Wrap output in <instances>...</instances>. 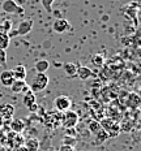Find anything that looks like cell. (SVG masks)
<instances>
[{"instance_id": "6da1fadb", "label": "cell", "mask_w": 141, "mask_h": 151, "mask_svg": "<svg viewBox=\"0 0 141 151\" xmlns=\"http://www.w3.org/2000/svg\"><path fill=\"white\" fill-rule=\"evenodd\" d=\"M48 82H50V78L46 73H37L33 77V80H31L29 89L33 93H39V91H43L48 86Z\"/></svg>"}, {"instance_id": "7a4b0ae2", "label": "cell", "mask_w": 141, "mask_h": 151, "mask_svg": "<svg viewBox=\"0 0 141 151\" xmlns=\"http://www.w3.org/2000/svg\"><path fill=\"white\" fill-rule=\"evenodd\" d=\"M99 124H101V127L103 128V130L107 133L108 137H116V136H119V133H120V130H121L120 124H119L116 120H114V119L103 117Z\"/></svg>"}, {"instance_id": "3957f363", "label": "cell", "mask_w": 141, "mask_h": 151, "mask_svg": "<svg viewBox=\"0 0 141 151\" xmlns=\"http://www.w3.org/2000/svg\"><path fill=\"white\" fill-rule=\"evenodd\" d=\"M78 122V115L74 111H68L63 112L61 115V125L64 127L65 129H74V127L77 125Z\"/></svg>"}, {"instance_id": "277c9868", "label": "cell", "mask_w": 141, "mask_h": 151, "mask_svg": "<svg viewBox=\"0 0 141 151\" xmlns=\"http://www.w3.org/2000/svg\"><path fill=\"white\" fill-rule=\"evenodd\" d=\"M1 9L8 14H24L25 9L24 7L18 5L16 0H4L1 4Z\"/></svg>"}, {"instance_id": "5b68a950", "label": "cell", "mask_w": 141, "mask_h": 151, "mask_svg": "<svg viewBox=\"0 0 141 151\" xmlns=\"http://www.w3.org/2000/svg\"><path fill=\"white\" fill-rule=\"evenodd\" d=\"M72 102L67 95H59L54 100V107L58 112H65L71 108Z\"/></svg>"}, {"instance_id": "8992f818", "label": "cell", "mask_w": 141, "mask_h": 151, "mask_svg": "<svg viewBox=\"0 0 141 151\" xmlns=\"http://www.w3.org/2000/svg\"><path fill=\"white\" fill-rule=\"evenodd\" d=\"M69 29H71V24L68 22V20H65V18H58V20H55L54 24H52V30L58 34H64Z\"/></svg>"}, {"instance_id": "52a82bcc", "label": "cell", "mask_w": 141, "mask_h": 151, "mask_svg": "<svg viewBox=\"0 0 141 151\" xmlns=\"http://www.w3.org/2000/svg\"><path fill=\"white\" fill-rule=\"evenodd\" d=\"M9 89L14 94H24L29 90V85H26V82H25L24 80H14Z\"/></svg>"}, {"instance_id": "ba28073f", "label": "cell", "mask_w": 141, "mask_h": 151, "mask_svg": "<svg viewBox=\"0 0 141 151\" xmlns=\"http://www.w3.org/2000/svg\"><path fill=\"white\" fill-rule=\"evenodd\" d=\"M45 122L50 129H56L58 125L61 124V115H59V113H50L48 116H46Z\"/></svg>"}, {"instance_id": "9c48e42d", "label": "cell", "mask_w": 141, "mask_h": 151, "mask_svg": "<svg viewBox=\"0 0 141 151\" xmlns=\"http://www.w3.org/2000/svg\"><path fill=\"white\" fill-rule=\"evenodd\" d=\"M13 81H14V77H13L12 70H3L0 73V83H1V86L11 87Z\"/></svg>"}, {"instance_id": "30bf717a", "label": "cell", "mask_w": 141, "mask_h": 151, "mask_svg": "<svg viewBox=\"0 0 141 151\" xmlns=\"http://www.w3.org/2000/svg\"><path fill=\"white\" fill-rule=\"evenodd\" d=\"M31 29H33V21L31 20H25V21H21L18 24V27H17V35H26L29 34Z\"/></svg>"}, {"instance_id": "8fae6325", "label": "cell", "mask_w": 141, "mask_h": 151, "mask_svg": "<svg viewBox=\"0 0 141 151\" xmlns=\"http://www.w3.org/2000/svg\"><path fill=\"white\" fill-rule=\"evenodd\" d=\"M14 115V107L12 104H1L0 106V117L3 120H9Z\"/></svg>"}, {"instance_id": "7c38bea8", "label": "cell", "mask_w": 141, "mask_h": 151, "mask_svg": "<svg viewBox=\"0 0 141 151\" xmlns=\"http://www.w3.org/2000/svg\"><path fill=\"white\" fill-rule=\"evenodd\" d=\"M92 74H93V72H92V69H90L89 67L80 65V64L77 65V73H76V76L80 78V80H82V81L89 80V78L92 77Z\"/></svg>"}, {"instance_id": "4fadbf2b", "label": "cell", "mask_w": 141, "mask_h": 151, "mask_svg": "<svg viewBox=\"0 0 141 151\" xmlns=\"http://www.w3.org/2000/svg\"><path fill=\"white\" fill-rule=\"evenodd\" d=\"M22 95H24L22 102H24V106H25V107L30 108L31 106L35 104V93H33V91H31L30 89L27 90L26 93H24Z\"/></svg>"}, {"instance_id": "5bb4252c", "label": "cell", "mask_w": 141, "mask_h": 151, "mask_svg": "<svg viewBox=\"0 0 141 151\" xmlns=\"http://www.w3.org/2000/svg\"><path fill=\"white\" fill-rule=\"evenodd\" d=\"M12 73H13L14 80H24L26 78V68L25 65L20 64V65H16V68L12 69Z\"/></svg>"}, {"instance_id": "9a60e30c", "label": "cell", "mask_w": 141, "mask_h": 151, "mask_svg": "<svg viewBox=\"0 0 141 151\" xmlns=\"http://www.w3.org/2000/svg\"><path fill=\"white\" fill-rule=\"evenodd\" d=\"M11 129L13 133H22L24 129H25V122L24 120H21V119L16 117L12 120L11 122Z\"/></svg>"}, {"instance_id": "2e32d148", "label": "cell", "mask_w": 141, "mask_h": 151, "mask_svg": "<svg viewBox=\"0 0 141 151\" xmlns=\"http://www.w3.org/2000/svg\"><path fill=\"white\" fill-rule=\"evenodd\" d=\"M63 70H64L65 76L68 77H76V73H77V65L74 63H65L63 65Z\"/></svg>"}, {"instance_id": "e0dca14e", "label": "cell", "mask_w": 141, "mask_h": 151, "mask_svg": "<svg viewBox=\"0 0 141 151\" xmlns=\"http://www.w3.org/2000/svg\"><path fill=\"white\" fill-rule=\"evenodd\" d=\"M127 106L129 108H137L140 106V96L134 93H131L127 98Z\"/></svg>"}, {"instance_id": "ac0fdd59", "label": "cell", "mask_w": 141, "mask_h": 151, "mask_svg": "<svg viewBox=\"0 0 141 151\" xmlns=\"http://www.w3.org/2000/svg\"><path fill=\"white\" fill-rule=\"evenodd\" d=\"M34 67H35L37 73H46L50 68V61L48 60H38Z\"/></svg>"}, {"instance_id": "d6986e66", "label": "cell", "mask_w": 141, "mask_h": 151, "mask_svg": "<svg viewBox=\"0 0 141 151\" xmlns=\"http://www.w3.org/2000/svg\"><path fill=\"white\" fill-rule=\"evenodd\" d=\"M11 43V38H9L8 33H0V50H5L9 47Z\"/></svg>"}, {"instance_id": "ffe728a7", "label": "cell", "mask_w": 141, "mask_h": 151, "mask_svg": "<svg viewBox=\"0 0 141 151\" xmlns=\"http://www.w3.org/2000/svg\"><path fill=\"white\" fill-rule=\"evenodd\" d=\"M87 129H89V132L93 134V136H95V134L102 129V127H101V124H99L98 120H92L89 124H87Z\"/></svg>"}, {"instance_id": "44dd1931", "label": "cell", "mask_w": 141, "mask_h": 151, "mask_svg": "<svg viewBox=\"0 0 141 151\" xmlns=\"http://www.w3.org/2000/svg\"><path fill=\"white\" fill-rule=\"evenodd\" d=\"M92 63L93 65H95V67H102L103 63H105V58H103V55L101 53H95V55L92 56Z\"/></svg>"}, {"instance_id": "7402d4cb", "label": "cell", "mask_w": 141, "mask_h": 151, "mask_svg": "<svg viewBox=\"0 0 141 151\" xmlns=\"http://www.w3.org/2000/svg\"><path fill=\"white\" fill-rule=\"evenodd\" d=\"M94 137H95V138H97L95 143H99V145H101V143H103V142H105V141H106V139H107V138H110V137L107 136V133H106V132H105V130H103V128H102V129H101V130H99V132H98V133H97V134H95V136H94Z\"/></svg>"}, {"instance_id": "603a6c76", "label": "cell", "mask_w": 141, "mask_h": 151, "mask_svg": "<svg viewBox=\"0 0 141 151\" xmlns=\"http://www.w3.org/2000/svg\"><path fill=\"white\" fill-rule=\"evenodd\" d=\"M26 151H38V141L31 138L26 141Z\"/></svg>"}, {"instance_id": "cb8c5ba5", "label": "cell", "mask_w": 141, "mask_h": 151, "mask_svg": "<svg viewBox=\"0 0 141 151\" xmlns=\"http://www.w3.org/2000/svg\"><path fill=\"white\" fill-rule=\"evenodd\" d=\"M54 1H55V0H40L43 8H45L48 13H51V12H52V4H54Z\"/></svg>"}, {"instance_id": "d4e9b609", "label": "cell", "mask_w": 141, "mask_h": 151, "mask_svg": "<svg viewBox=\"0 0 141 151\" xmlns=\"http://www.w3.org/2000/svg\"><path fill=\"white\" fill-rule=\"evenodd\" d=\"M7 64V51L5 50H0V67Z\"/></svg>"}, {"instance_id": "484cf974", "label": "cell", "mask_w": 141, "mask_h": 151, "mask_svg": "<svg viewBox=\"0 0 141 151\" xmlns=\"http://www.w3.org/2000/svg\"><path fill=\"white\" fill-rule=\"evenodd\" d=\"M3 25V27H4V30H5V33H9V31L12 30V21H9V20H4L1 22Z\"/></svg>"}, {"instance_id": "4316f807", "label": "cell", "mask_w": 141, "mask_h": 151, "mask_svg": "<svg viewBox=\"0 0 141 151\" xmlns=\"http://www.w3.org/2000/svg\"><path fill=\"white\" fill-rule=\"evenodd\" d=\"M59 151H74L73 146H68V145H63V146L59 149Z\"/></svg>"}, {"instance_id": "83f0119b", "label": "cell", "mask_w": 141, "mask_h": 151, "mask_svg": "<svg viewBox=\"0 0 141 151\" xmlns=\"http://www.w3.org/2000/svg\"><path fill=\"white\" fill-rule=\"evenodd\" d=\"M102 18H103V21H107V20H108V17H107V16H103Z\"/></svg>"}, {"instance_id": "f1b7e54d", "label": "cell", "mask_w": 141, "mask_h": 151, "mask_svg": "<svg viewBox=\"0 0 141 151\" xmlns=\"http://www.w3.org/2000/svg\"><path fill=\"white\" fill-rule=\"evenodd\" d=\"M1 124H3V119L0 117V127H1Z\"/></svg>"}]
</instances>
